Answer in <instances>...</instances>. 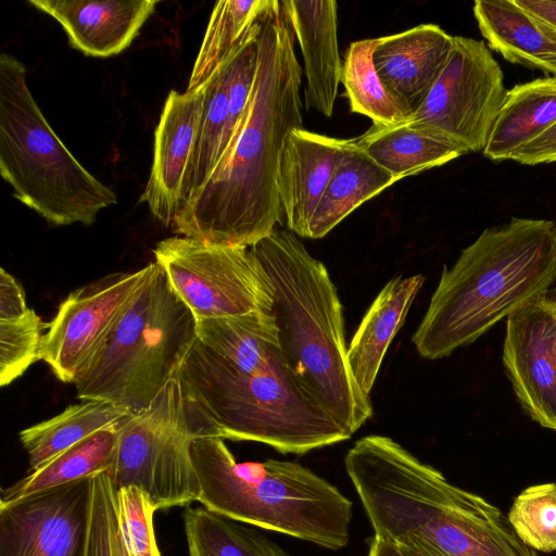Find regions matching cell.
I'll use <instances>...</instances> for the list:
<instances>
[{
	"label": "cell",
	"instance_id": "cell-3",
	"mask_svg": "<svg viewBox=\"0 0 556 556\" xmlns=\"http://www.w3.org/2000/svg\"><path fill=\"white\" fill-rule=\"evenodd\" d=\"M556 282V224L511 218L488 228L443 268L412 341L428 359L470 344Z\"/></svg>",
	"mask_w": 556,
	"mask_h": 556
},
{
	"label": "cell",
	"instance_id": "cell-37",
	"mask_svg": "<svg viewBox=\"0 0 556 556\" xmlns=\"http://www.w3.org/2000/svg\"><path fill=\"white\" fill-rule=\"evenodd\" d=\"M517 4L556 31V1L516 0Z\"/></svg>",
	"mask_w": 556,
	"mask_h": 556
},
{
	"label": "cell",
	"instance_id": "cell-15",
	"mask_svg": "<svg viewBox=\"0 0 556 556\" xmlns=\"http://www.w3.org/2000/svg\"><path fill=\"white\" fill-rule=\"evenodd\" d=\"M204 100L205 85L193 92L170 90L155 128L151 174L140 201L169 228L181 206L184 182L194 155Z\"/></svg>",
	"mask_w": 556,
	"mask_h": 556
},
{
	"label": "cell",
	"instance_id": "cell-39",
	"mask_svg": "<svg viewBox=\"0 0 556 556\" xmlns=\"http://www.w3.org/2000/svg\"><path fill=\"white\" fill-rule=\"evenodd\" d=\"M368 547L367 556H403L394 543L375 534Z\"/></svg>",
	"mask_w": 556,
	"mask_h": 556
},
{
	"label": "cell",
	"instance_id": "cell-32",
	"mask_svg": "<svg viewBox=\"0 0 556 556\" xmlns=\"http://www.w3.org/2000/svg\"><path fill=\"white\" fill-rule=\"evenodd\" d=\"M228 84L229 60L205 84L203 115L180 208L207 181L227 148Z\"/></svg>",
	"mask_w": 556,
	"mask_h": 556
},
{
	"label": "cell",
	"instance_id": "cell-14",
	"mask_svg": "<svg viewBox=\"0 0 556 556\" xmlns=\"http://www.w3.org/2000/svg\"><path fill=\"white\" fill-rule=\"evenodd\" d=\"M90 478L0 505V556H80Z\"/></svg>",
	"mask_w": 556,
	"mask_h": 556
},
{
	"label": "cell",
	"instance_id": "cell-6",
	"mask_svg": "<svg viewBox=\"0 0 556 556\" xmlns=\"http://www.w3.org/2000/svg\"><path fill=\"white\" fill-rule=\"evenodd\" d=\"M179 374L187 394L223 439L304 454L352 437L305 392L282 355L261 369L244 372L198 339Z\"/></svg>",
	"mask_w": 556,
	"mask_h": 556
},
{
	"label": "cell",
	"instance_id": "cell-33",
	"mask_svg": "<svg viewBox=\"0 0 556 556\" xmlns=\"http://www.w3.org/2000/svg\"><path fill=\"white\" fill-rule=\"evenodd\" d=\"M508 521L519 539L535 552L556 551V483L528 486L514 500Z\"/></svg>",
	"mask_w": 556,
	"mask_h": 556
},
{
	"label": "cell",
	"instance_id": "cell-7",
	"mask_svg": "<svg viewBox=\"0 0 556 556\" xmlns=\"http://www.w3.org/2000/svg\"><path fill=\"white\" fill-rule=\"evenodd\" d=\"M14 55H0V174L13 197L52 226H90L115 192L91 175L47 122Z\"/></svg>",
	"mask_w": 556,
	"mask_h": 556
},
{
	"label": "cell",
	"instance_id": "cell-20",
	"mask_svg": "<svg viewBox=\"0 0 556 556\" xmlns=\"http://www.w3.org/2000/svg\"><path fill=\"white\" fill-rule=\"evenodd\" d=\"M425 281L422 275L397 276L386 283L365 313L348 346V363L369 397L387 350L403 326Z\"/></svg>",
	"mask_w": 556,
	"mask_h": 556
},
{
	"label": "cell",
	"instance_id": "cell-25",
	"mask_svg": "<svg viewBox=\"0 0 556 556\" xmlns=\"http://www.w3.org/2000/svg\"><path fill=\"white\" fill-rule=\"evenodd\" d=\"M119 427H109L89 435L2 489L0 505L17 503L105 471L117 443Z\"/></svg>",
	"mask_w": 556,
	"mask_h": 556
},
{
	"label": "cell",
	"instance_id": "cell-4",
	"mask_svg": "<svg viewBox=\"0 0 556 556\" xmlns=\"http://www.w3.org/2000/svg\"><path fill=\"white\" fill-rule=\"evenodd\" d=\"M266 274L283 359L305 392L349 434L372 415L348 363L342 304L326 266L276 227L249 247Z\"/></svg>",
	"mask_w": 556,
	"mask_h": 556
},
{
	"label": "cell",
	"instance_id": "cell-23",
	"mask_svg": "<svg viewBox=\"0 0 556 556\" xmlns=\"http://www.w3.org/2000/svg\"><path fill=\"white\" fill-rule=\"evenodd\" d=\"M556 122V76L538 78L507 90L483 154L492 161L511 154Z\"/></svg>",
	"mask_w": 556,
	"mask_h": 556
},
{
	"label": "cell",
	"instance_id": "cell-16",
	"mask_svg": "<svg viewBox=\"0 0 556 556\" xmlns=\"http://www.w3.org/2000/svg\"><path fill=\"white\" fill-rule=\"evenodd\" d=\"M352 139L293 129L283 146L278 193L288 229L306 238L308 223Z\"/></svg>",
	"mask_w": 556,
	"mask_h": 556
},
{
	"label": "cell",
	"instance_id": "cell-26",
	"mask_svg": "<svg viewBox=\"0 0 556 556\" xmlns=\"http://www.w3.org/2000/svg\"><path fill=\"white\" fill-rule=\"evenodd\" d=\"M134 416L127 409L102 401H81L59 415L20 432V441L28 454L30 471L89 435L119 426Z\"/></svg>",
	"mask_w": 556,
	"mask_h": 556
},
{
	"label": "cell",
	"instance_id": "cell-24",
	"mask_svg": "<svg viewBox=\"0 0 556 556\" xmlns=\"http://www.w3.org/2000/svg\"><path fill=\"white\" fill-rule=\"evenodd\" d=\"M198 339L231 367L255 371L280 357L273 314L199 320Z\"/></svg>",
	"mask_w": 556,
	"mask_h": 556
},
{
	"label": "cell",
	"instance_id": "cell-31",
	"mask_svg": "<svg viewBox=\"0 0 556 556\" xmlns=\"http://www.w3.org/2000/svg\"><path fill=\"white\" fill-rule=\"evenodd\" d=\"M189 556H290L265 535L205 507L184 511Z\"/></svg>",
	"mask_w": 556,
	"mask_h": 556
},
{
	"label": "cell",
	"instance_id": "cell-1",
	"mask_svg": "<svg viewBox=\"0 0 556 556\" xmlns=\"http://www.w3.org/2000/svg\"><path fill=\"white\" fill-rule=\"evenodd\" d=\"M254 85L238 128L207 181L177 213L178 236L251 247L281 224L278 169L289 134L303 127L302 67L281 1L260 20Z\"/></svg>",
	"mask_w": 556,
	"mask_h": 556
},
{
	"label": "cell",
	"instance_id": "cell-5",
	"mask_svg": "<svg viewBox=\"0 0 556 556\" xmlns=\"http://www.w3.org/2000/svg\"><path fill=\"white\" fill-rule=\"evenodd\" d=\"M224 440L190 443L203 507L328 549L348 545L353 504L336 485L295 462L237 463Z\"/></svg>",
	"mask_w": 556,
	"mask_h": 556
},
{
	"label": "cell",
	"instance_id": "cell-17",
	"mask_svg": "<svg viewBox=\"0 0 556 556\" xmlns=\"http://www.w3.org/2000/svg\"><path fill=\"white\" fill-rule=\"evenodd\" d=\"M60 23L71 46L85 55L123 52L159 4L156 0H29Z\"/></svg>",
	"mask_w": 556,
	"mask_h": 556
},
{
	"label": "cell",
	"instance_id": "cell-38",
	"mask_svg": "<svg viewBox=\"0 0 556 556\" xmlns=\"http://www.w3.org/2000/svg\"><path fill=\"white\" fill-rule=\"evenodd\" d=\"M394 544L403 556H443L430 544L414 538Z\"/></svg>",
	"mask_w": 556,
	"mask_h": 556
},
{
	"label": "cell",
	"instance_id": "cell-28",
	"mask_svg": "<svg viewBox=\"0 0 556 556\" xmlns=\"http://www.w3.org/2000/svg\"><path fill=\"white\" fill-rule=\"evenodd\" d=\"M43 324L28 307L22 286L4 268L0 270V386L20 378L40 361Z\"/></svg>",
	"mask_w": 556,
	"mask_h": 556
},
{
	"label": "cell",
	"instance_id": "cell-8",
	"mask_svg": "<svg viewBox=\"0 0 556 556\" xmlns=\"http://www.w3.org/2000/svg\"><path fill=\"white\" fill-rule=\"evenodd\" d=\"M110 337L74 382L80 401L137 415L180 368L198 340V321L156 262Z\"/></svg>",
	"mask_w": 556,
	"mask_h": 556
},
{
	"label": "cell",
	"instance_id": "cell-2",
	"mask_svg": "<svg viewBox=\"0 0 556 556\" xmlns=\"http://www.w3.org/2000/svg\"><path fill=\"white\" fill-rule=\"evenodd\" d=\"M344 466L375 535L392 543L418 539L443 556H539L498 507L389 437L357 440Z\"/></svg>",
	"mask_w": 556,
	"mask_h": 556
},
{
	"label": "cell",
	"instance_id": "cell-22",
	"mask_svg": "<svg viewBox=\"0 0 556 556\" xmlns=\"http://www.w3.org/2000/svg\"><path fill=\"white\" fill-rule=\"evenodd\" d=\"M396 179L352 139L308 223L306 238L320 239Z\"/></svg>",
	"mask_w": 556,
	"mask_h": 556
},
{
	"label": "cell",
	"instance_id": "cell-29",
	"mask_svg": "<svg viewBox=\"0 0 556 556\" xmlns=\"http://www.w3.org/2000/svg\"><path fill=\"white\" fill-rule=\"evenodd\" d=\"M270 0H222L215 3L187 86L205 85L256 28Z\"/></svg>",
	"mask_w": 556,
	"mask_h": 556
},
{
	"label": "cell",
	"instance_id": "cell-13",
	"mask_svg": "<svg viewBox=\"0 0 556 556\" xmlns=\"http://www.w3.org/2000/svg\"><path fill=\"white\" fill-rule=\"evenodd\" d=\"M503 363L525 410L556 430V298L545 292L507 317Z\"/></svg>",
	"mask_w": 556,
	"mask_h": 556
},
{
	"label": "cell",
	"instance_id": "cell-12",
	"mask_svg": "<svg viewBox=\"0 0 556 556\" xmlns=\"http://www.w3.org/2000/svg\"><path fill=\"white\" fill-rule=\"evenodd\" d=\"M144 267L110 274L71 292L46 326L40 345L55 377L74 383L121 320L150 271Z\"/></svg>",
	"mask_w": 556,
	"mask_h": 556
},
{
	"label": "cell",
	"instance_id": "cell-18",
	"mask_svg": "<svg viewBox=\"0 0 556 556\" xmlns=\"http://www.w3.org/2000/svg\"><path fill=\"white\" fill-rule=\"evenodd\" d=\"M453 36L435 24L377 38L372 60L386 88L410 110L425 99L443 71Z\"/></svg>",
	"mask_w": 556,
	"mask_h": 556
},
{
	"label": "cell",
	"instance_id": "cell-36",
	"mask_svg": "<svg viewBox=\"0 0 556 556\" xmlns=\"http://www.w3.org/2000/svg\"><path fill=\"white\" fill-rule=\"evenodd\" d=\"M510 160L525 165L556 161V122L533 140L516 150Z\"/></svg>",
	"mask_w": 556,
	"mask_h": 556
},
{
	"label": "cell",
	"instance_id": "cell-30",
	"mask_svg": "<svg viewBox=\"0 0 556 556\" xmlns=\"http://www.w3.org/2000/svg\"><path fill=\"white\" fill-rule=\"evenodd\" d=\"M377 38L350 43L343 61L341 84L350 110L369 117L372 123H407L413 110L396 99L380 80L372 60Z\"/></svg>",
	"mask_w": 556,
	"mask_h": 556
},
{
	"label": "cell",
	"instance_id": "cell-21",
	"mask_svg": "<svg viewBox=\"0 0 556 556\" xmlns=\"http://www.w3.org/2000/svg\"><path fill=\"white\" fill-rule=\"evenodd\" d=\"M472 10L489 47L507 61L544 72L556 55V31L516 0H477Z\"/></svg>",
	"mask_w": 556,
	"mask_h": 556
},
{
	"label": "cell",
	"instance_id": "cell-9",
	"mask_svg": "<svg viewBox=\"0 0 556 556\" xmlns=\"http://www.w3.org/2000/svg\"><path fill=\"white\" fill-rule=\"evenodd\" d=\"M201 435L220 433L187 394L178 369L146 410L121 425L105 471L116 490L136 485L156 509L188 506L200 494L190 443Z\"/></svg>",
	"mask_w": 556,
	"mask_h": 556
},
{
	"label": "cell",
	"instance_id": "cell-40",
	"mask_svg": "<svg viewBox=\"0 0 556 556\" xmlns=\"http://www.w3.org/2000/svg\"><path fill=\"white\" fill-rule=\"evenodd\" d=\"M544 72L553 73L556 76V55L547 61Z\"/></svg>",
	"mask_w": 556,
	"mask_h": 556
},
{
	"label": "cell",
	"instance_id": "cell-35",
	"mask_svg": "<svg viewBox=\"0 0 556 556\" xmlns=\"http://www.w3.org/2000/svg\"><path fill=\"white\" fill-rule=\"evenodd\" d=\"M116 509L129 556H161L153 528L157 509L149 495L136 485L117 489Z\"/></svg>",
	"mask_w": 556,
	"mask_h": 556
},
{
	"label": "cell",
	"instance_id": "cell-10",
	"mask_svg": "<svg viewBox=\"0 0 556 556\" xmlns=\"http://www.w3.org/2000/svg\"><path fill=\"white\" fill-rule=\"evenodd\" d=\"M153 254L197 321L273 314L268 278L250 248L176 236L160 241Z\"/></svg>",
	"mask_w": 556,
	"mask_h": 556
},
{
	"label": "cell",
	"instance_id": "cell-34",
	"mask_svg": "<svg viewBox=\"0 0 556 556\" xmlns=\"http://www.w3.org/2000/svg\"><path fill=\"white\" fill-rule=\"evenodd\" d=\"M80 556H129L116 509V489L106 471L90 478L88 517Z\"/></svg>",
	"mask_w": 556,
	"mask_h": 556
},
{
	"label": "cell",
	"instance_id": "cell-27",
	"mask_svg": "<svg viewBox=\"0 0 556 556\" xmlns=\"http://www.w3.org/2000/svg\"><path fill=\"white\" fill-rule=\"evenodd\" d=\"M354 141L396 181L464 155L457 148L418 131L407 123H372Z\"/></svg>",
	"mask_w": 556,
	"mask_h": 556
},
{
	"label": "cell",
	"instance_id": "cell-19",
	"mask_svg": "<svg viewBox=\"0 0 556 556\" xmlns=\"http://www.w3.org/2000/svg\"><path fill=\"white\" fill-rule=\"evenodd\" d=\"M304 63L306 110L333 113L343 62L338 47V3L333 0L281 1Z\"/></svg>",
	"mask_w": 556,
	"mask_h": 556
},
{
	"label": "cell",
	"instance_id": "cell-11",
	"mask_svg": "<svg viewBox=\"0 0 556 556\" xmlns=\"http://www.w3.org/2000/svg\"><path fill=\"white\" fill-rule=\"evenodd\" d=\"M506 93L503 72L484 42L453 36L443 71L407 124L463 154L483 152Z\"/></svg>",
	"mask_w": 556,
	"mask_h": 556
}]
</instances>
